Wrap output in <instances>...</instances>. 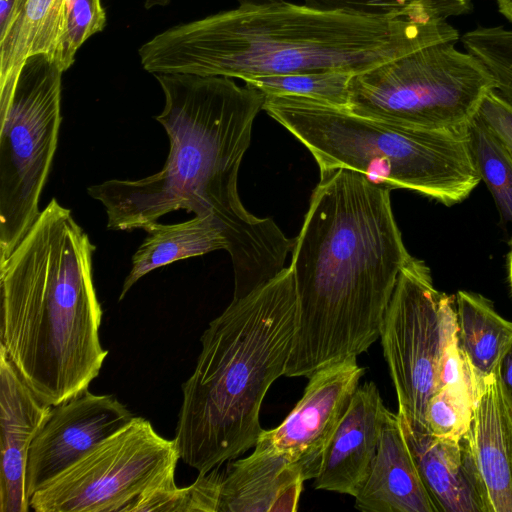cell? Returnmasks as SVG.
<instances>
[{"label":"cell","instance_id":"obj_12","mask_svg":"<svg viewBox=\"0 0 512 512\" xmlns=\"http://www.w3.org/2000/svg\"><path fill=\"white\" fill-rule=\"evenodd\" d=\"M133 417L114 395H97L88 389L52 406L29 449L25 475L28 500Z\"/></svg>","mask_w":512,"mask_h":512},{"label":"cell","instance_id":"obj_10","mask_svg":"<svg viewBox=\"0 0 512 512\" xmlns=\"http://www.w3.org/2000/svg\"><path fill=\"white\" fill-rule=\"evenodd\" d=\"M455 337V297L438 291L426 264L411 256L383 316L380 338L397 413L416 431L428 432L427 403L441 388L443 361Z\"/></svg>","mask_w":512,"mask_h":512},{"label":"cell","instance_id":"obj_17","mask_svg":"<svg viewBox=\"0 0 512 512\" xmlns=\"http://www.w3.org/2000/svg\"><path fill=\"white\" fill-rule=\"evenodd\" d=\"M304 478L282 454L254 446L222 470L219 512L297 511Z\"/></svg>","mask_w":512,"mask_h":512},{"label":"cell","instance_id":"obj_31","mask_svg":"<svg viewBox=\"0 0 512 512\" xmlns=\"http://www.w3.org/2000/svg\"><path fill=\"white\" fill-rule=\"evenodd\" d=\"M499 12L512 23V0H496Z\"/></svg>","mask_w":512,"mask_h":512},{"label":"cell","instance_id":"obj_14","mask_svg":"<svg viewBox=\"0 0 512 512\" xmlns=\"http://www.w3.org/2000/svg\"><path fill=\"white\" fill-rule=\"evenodd\" d=\"M387 411L375 383L358 386L326 447L315 489L357 495L369 476Z\"/></svg>","mask_w":512,"mask_h":512},{"label":"cell","instance_id":"obj_19","mask_svg":"<svg viewBox=\"0 0 512 512\" xmlns=\"http://www.w3.org/2000/svg\"><path fill=\"white\" fill-rule=\"evenodd\" d=\"M455 313L458 348L479 396L484 380L512 342V322L501 317L487 298L462 290L455 296Z\"/></svg>","mask_w":512,"mask_h":512},{"label":"cell","instance_id":"obj_13","mask_svg":"<svg viewBox=\"0 0 512 512\" xmlns=\"http://www.w3.org/2000/svg\"><path fill=\"white\" fill-rule=\"evenodd\" d=\"M51 408L0 348V512L30 510L25 486L28 453Z\"/></svg>","mask_w":512,"mask_h":512},{"label":"cell","instance_id":"obj_6","mask_svg":"<svg viewBox=\"0 0 512 512\" xmlns=\"http://www.w3.org/2000/svg\"><path fill=\"white\" fill-rule=\"evenodd\" d=\"M263 110L306 146L320 175L346 168L446 206L462 202L481 181L469 123L408 127L295 95H265Z\"/></svg>","mask_w":512,"mask_h":512},{"label":"cell","instance_id":"obj_22","mask_svg":"<svg viewBox=\"0 0 512 512\" xmlns=\"http://www.w3.org/2000/svg\"><path fill=\"white\" fill-rule=\"evenodd\" d=\"M353 75L343 71H318L249 76L243 81L264 95L302 96L347 109Z\"/></svg>","mask_w":512,"mask_h":512},{"label":"cell","instance_id":"obj_8","mask_svg":"<svg viewBox=\"0 0 512 512\" xmlns=\"http://www.w3.org/2000/svg\"><path fill=\"white\" fill-rule=\"evenodd\" d=\"M63 71L47 54L29 57L11 94L0 99V260L40 214L58 144Z\"/></svg>","mask_w":512,"mask_h":512},{"label":"cell","instance_id":"obj_16","mask_svg":"<svg viewBox=\"0 0 512 512\" xmlns=\"http://www.w3.org/2000/svg\"><path fill=\"white\" fill-rule=\"evenodd\" d=\"M398 416L421 479L438 511L488 512L484 488L465 435L459 440L439 438L412 429Z\"/></svg>","mask_w":512,"mask_h":512},{"label":"cell","instance_id":"obj_32","mask_svg":"<svg viewBox=\"0 0 512 512\" xmlns=\"http://www.w3.org/2000/svg\"><path fill=\"white\" fill-rule=\"evenodd\" d=\"M508 280L512 291V239L510 241V250L507 257Z\"/></svg>","mask_w":512,"mask_h":512},{"label":"cell","instance_id":"obj_9","mask_svg":"<svg viewBox=\"0 0 512 512\" xmlns=\"http://www.w3.org/2000/svg\"><path fill=\"white\" fill-rule=\"evenodd\" d=\"M174 439L134 416L29 499L36 512H129L143 494L175 486Z\"/></svg>","mask_w":512,"mask_h":512},{"label":"cell","instance_id":"obj_11","mask_svg":"<svg viewBox=\"0 0 512 512\" xmlns=\"http://www.w3.org/2000/svg\"><path fill=\"white\" fill-rule=\"evenodd\" d=\"M364 373L356 358L317 370L288 416L276 428L263 430L255 445L282 454L298 466L305 481L314 480Z\"/></svg>","mask_w":512,"mask_h":512},{"label":"cell","instance_id":"obj_28","mask_svg":"<svg viewBox=\"0 0 512 512\" xmlns=\"http://www.w3.org/2000/svg\"><path fill=\"white\" fill-rule=\"evenodd\" d=\"M25 2L26 0H0V38L10 30Z\"/></svg>","mask_w":512,"mask_h":512},{"label":"cell","instance_id":"obj_24","mask_svg":"<svg viewBox=\"0 0 512 512\" xmlns=\"http://www.w3.org/2000/svg\"><path fill=\"white\" fill-rule=\"evenodd\" d=\"M321 10L412 18L461 16L472 10V0H304Z\"/></svg>","mask_w":512,"mask_h":512},{"label":"cell","instance_id":"obj_18","mask_svg":"<svg viewBox=\"0 0 512 512\" xmlns=\"http://www.w3.org/2000/svg\"><path fill=\"white\" fill-rule=\"evenodd\" d=\"M355 507L364 512H439L404 438L399 416L387 411L369 476Z\"/></svg>","mask_w":512,"mask_h":512},{"label":"cell","instance_id":"obj_26","mask_svg":"<svg viewBox=\"0 0 512 512\" xmlns=\"http://www.w3.org/2000/svg\"><path fill=\"white\" fill-rule=\"evenodd\" d=\"M106 24L101 0H67L64 29L54 59L65 72L73 63L77 50Z\"/></svg>","mask_w":512,"mask_h":512},{"label":"cell","instance_id":"obj_21","mask_svg":"<svg viewBox=\"0 0 512 512\" xmlns=\"http://www.w3.org/2000/svg\"><path fill=\"white\" fill-rule=\"evenodd\" d=\"M66 2L26 0L10 30L0 38V99L11 94L29 57H54L64 29Z\"/></svg>","mask_w":512,"mask_h":512},{"label":"cell","instance_id":"obj_25","mask_svg":"<svg viewBox=\"0 0 512 512\" xmlns=\"http://www.w3.org/2000/svg\"><path fill=\"white\" fill-rule=\"evenodd\" d=\"M478 394L470 380L449 384L432 395L425 420L432 435L459 440L467 432Z\"/></svg>","mask_w":512,"mask_h":512},{"label":"cell","instance_id":"obj_3","mask_svg":"<svg viewBox=\"0 0 512 512\" xmlns=\"http://www.w3.org/2000/svg\"><path fill=\"white\" fill-rule=\"evenodd\" d=\"M441 16L412 18L321 10L284 0L239 4L173 26L144 43L154 74L249 76L318 71L358 74L429 45L457 42Z\"/></svg>","mask_w":512,"mask_h":512},{"label":"cell","instance_id":"obj_7","mask_svg":"<svg viewBox=\"0 0 512 512\" xmlns=\"http://www.w3.org/2000/svg\"><path fill=\"white\" fill-rule=\"evenodd\" d=\"M455 44L429 45L353 75L347 110L415 128L468 124L496 82L477 57Z\"/></svg>","mask_w":512,"mask_h":512},{"label":"cell","instance_id":"obj_5","mask_svg":"<svg viewBox=\"0 0 512 512\" xmlns=\"http://www.w3.org/2000/svg\"><path fill=\"white\" fill-rule=\"evenodd\" d=\"M291 266L239 299L204 330L191 376L182 384L174 440L180 459L200 474L257 443L268 389L285 375L298 331Z\"/></svg>","mask_w":512,"mask_h":512},{"label":"cell","instance_id":"obj_20","mask_svg":"<svg viewBox=\"0 0 512 512\" xmlns=\"http://www.w3.org/2000/svg\"><path fill=\"white\" fill-rule=\"evenodd\" d=\"M146 232V238L132 256V267L123 282L119 301L140 278L157 268L215 250H228L223 228L211 216H194L176 224L156 222Z\"/></svg>","mask_w":512,"mask_h":512},{"label":"cell","instance_id":"obj_4","mask_svg":"<svg viewBox=\"0 0 512 512\" xmlns=\"http://www.w3.org/2000/svg\"><path fill=\"white\" fill-rule=\"evenodd\" d=\"M95 246L56 198L0 260V348L43 402L88 389L108 354L92 277Z\"/></svg>","mask_w":512,"mask_h":512},{"label":"cell","instance_id":"obj_1","mask_svg":"<svg viewBox=\"0 0 512 512\" xmlns=\"http://www.w3.org/2000/svg\"><path fill=\"white\" fill-rule=\"evenodd\" d=\"M154 76L165 99L155 119L170 142L163 168L138 180H106L87 193L105 208L110 230L146 231L180 209L215 218L228 241L233 299L242 298L286 268L295 243L271 218L251 214L238 193L239 168L265 95L226 76Z\"/></svg>","mask_w":512,"mask_h":512},{"label":"cell","instance_id":"obj_2","mask_svg":"<svg viewBox=\"0 0 512 512\" xmlns=\"http://www.w3.org/2000/svg\"><path fill=\"white\" fill-rule=\"evenodd\" d=\"M410 257L389 187L346 168L320 175L292 250L299 322L285 376L365 352Z\"/></svg>","mask_w":512,"mask_h":512},{"label":"cell","instance_id":"obj_23","mask_svg":"<svg viewBox=\"0 0 512 512\" xmlns=\"http://www.w3.org/2000/svg\"><path fill=\"white\" fill-rule=\"evenodd\" d=\"M473 156L502 219L512 223V154L475 115L468 124Z\"/></svg>","mask_w":512,"mask_h":512},{"label":"cell","instance_id":"obj_29","mask_svg":"<svg viewBox=\"0 0 512 512\" xmlns=\"http://www.w3.org/2000/svg\"><path fill=\"white\" fill-rule=\"evenodd\" d=\"M501 380L512 397V342L499 363Z\"/></svg>","mask_w":512,"mask_h":512},{"label":"cell","instance_id":"obj_27","mask_svg":"<svg viewBox=\"0 0 512 512\" xmlns=\"http://www.w3.org/2000/svg\"><path fill=\"white\" fill-rule=\"evenodd\" d=\"M475 117L512 154V102L492 89L483 97Z\"/></svg>","mask_w":512,"mask_h":512},{"label":"cell","instance_id":"obj_15","mask_svg":"<svg viewBox=\"0 0 512 512\" xmlns=\"http://www.w3.org/2000/svg\"><path fill=\"white\" fill-rule=\"evenodd\" d=\"M465 437L488 512H512V397L501 380L499 365L484 380Z\"/></svg>","mask_w":512,"mask_h":512},{"label":"cell","instance_id":"obj_30","mask_svg":"<svg viewBox=\"0 0 512 512\" xmlns=\"http://www.w3.org/2000/svg\"><path fill=\"white\" fill-rule=\"evenodd\" d=\"M239 4H263L271 3L281 0H236ZM171 0H144V6L146 9L154 8L157 6L163 7L169 4Z\"/></svg>","mask_w":512,"mask_h":512}]
</instances>
